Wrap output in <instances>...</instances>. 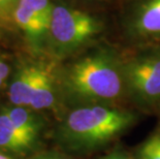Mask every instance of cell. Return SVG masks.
I'll use <instances>...</instances> for the list:
<instances>
[{"label": "cell", "instance_id": "obj_12", "mask_svg": "<svg viewBox=\"0 0 160 159\" xmlns=\"http://www.w3.org/2000/svg\"><path fill=\"white\" fill-rule=\"evenodd\" d=\"M19 0H0V28L13 25V12Z\"/></svg>", "mask_w": 160, "mask_h": 159}, {"label": "cell", "instance_id": "obj_13", "mask_svg": "<svg viewBox=\"0 0 160 159\" xmlns=\"http://www.w3.org/2000/svg\"><path fill=\"white\" fill-rule=\"evenodd\" d=\"M9 65L4 59L2 58V56L0 55V88H1L4 83L6 82V80L8 79L9 77Z\"/></svg>", "mask_w": 160, "mask_h": 159}, {"label": "cell", "instance_id": "obj_1", "mask_svg": "<svg viewBox=\"0 0 160 159\" xmlns=\"http://www.w3.org/2000/svg\"><path fill=\"white\" fill-rule=\"evenodd\" d=\"M64 85L73 99L88 102L86 106L112 102L125 92L121 62L105 50L93 52L71 64Z\"/></svg>", "mask_w": 160, "mask_h": 159}, {"label": "cell", "instance_id": "obj_11", "mask_svg": "<svg viewBox=\"0 0 160 159\" xmlns=\"http://www.w3.org/2000/svg\"><path fill=\"white\" fill-rule=\"evenodd\" d=\"M138 159H160V134L153 135L142 144Z\"/></svg>", "mask_w": 160, "mask_h": 159}, {"label": "cell", "instance_id": "obj_15", "mask_svg": "<svg viewBox=\"0 0 160 159\" xmlns=\"http://www.w3.org/2000/svg\"><path fill=\"white\" fill-rule=\"evenodd\" d=\"M0 159H12V158L8 157V155L3 154V153H0Z\"/></svg>", "mask_w": 160, "mask_h": 159}, {"label": "cell", "instance_id": "obj_9", "mask_svg": "<svg viewBox=\"0 0 160 159\" xmlns=\"http://www.w3.org/2000/svg\"><path fill=\"white\" fill-rule=\"evenodd\" d=\"M36 140L19 129L3 111L0 113V148L22 153L31 149Z\"/></svg>", "mask_w": 160, "mask_h": 159}, {"label": "cell", "instance_id": "obj_5", "mask_svg": "<svg viewBox=\"0 0 160 159\" xmlns=\"http://www.w3.org/2000/svg\"><path fill=\"white\" fill-rule=\"evenodd\" d=\"M54 4L52 0H19L16 5L13 25L35 52H39L48 43Z\"/></svg>", "mask_w": 160, "mask_h": 159}, {"label": "cell", "instance_id": "obj_14", "mask_svg": "<svg viewBox=\"0 0 160 159\" xmlns=\"http://www.w3.org/2000/svg\"><path fill=\"white\" fill-rule=\"evenodd\" d=\"M101 159H132L127 153L122 151H115L113 153H110L108 155H105L104 157Z\"/></svg>", "mask_w": 160, "mask_h": 159}, {"label": "cell", "instance_id": "obj_6", "mask_svg": "<svg viewBox=\"0 0 160 159\" xmlns=\"http://www.w3.org/2000/svg\"><path fill=\"white\" fill-rule=\"evenodd\" d=\"M129 33L137 38H160V0H142L128 18Z\"/></svg>", "mask_w": 160, "mask_h": 159}, {"label": "cell", "instance_id": "obj_2", "mask_svg": "<svg viewBox=\"0 0 160 159\" xmlns=\"http://www.w3.org/2000/svg\"><path fill=\"white\" fill-rule=\"evenodd\" d=\"M134 114L105 104L83 106L72 111L60 128V137L76 150H93L123 133L135 122Z\"/></svg>", "mask_w": 160, "mask_h": 159}, {"label": "cell", "instance_id": "obj_7", "mask_svg": "<svg viewBox=\"0 0 160 159\" xmlns=\"http://www.w3.org/2000/svg\"><path fill=\"white\" fill-rule=\"evenodd\" d=\"M42 63H24L13 73L8 96L12 106L28 107Z\"/></svg>", "mask_w": 160, "mask_h": 159}, {"label": "cell", "instance_id": "obj_8", "mask_svg": "<svg viewBox=\"0 0 160 159\" xmlns=\"http://www.w3.org/2000/svg\"><path fill=\"white\" fill-rule=\"evenodd\" d=\"M56 101V77L50 65L42 63L38 77L32 91L28 107L33 110L49 109Z\"/></svg>", "mask_w": 160, "mask_h": 159}, {"label": "cell", "instance_id": "obj_10", "mask_svg": "<svg viewBox=\"0 0 160 159\" xmlns=\"http://www.w3.org/2000/svg\"><path fill=\"white\" fill-rule=\"evenodd\" d=\"M5 114L9 117L12 122L16 125L23 132L27 133L33 138H37L40 131V123L36 119L35 115L31 111L27 110L25 107H6L3 110Z\"/></svg>", "mask_w": 160, "mask_h": 159}, {"label": "cell", "instance_id": "obj_16", "mask_svg": "<svg viewBox=\"0 0 160 159\" xmlns=\"http://www.w3.org/2000/svg\"><path fill=\"white\" fill-rule=\"evenodd\" d=\"M43 159H66V158H60V157H49V158H43Z\"/></svg>", "mask_w": 160, "mask_h": 159}, {"label": "cell", "instance_id": "obj_3", "mask_svg": "<svg viewBox=\"0 0 160 159\" xmlns=\"http://www.w3.org/2000/svg\"><path fill=\"white\" fill-rule=\"evenodd\" d=\"M101 30V23L89 12L56 3L51 18L48 43L59 56L67 55L85 46Z\"/></svg>", "mask_w": 160, "mask_h": 159}, {"label": "cell", "instance_id": "obj_4", "mask_svg": "<svg viewBox=\"0 0 160 159\" xmlns=\"http://www.w3.org/2000/svg\"><path fill=\"white\" fill-rule=\"evenodd\" d=\"M121 67L125 92L134 103L151 107L160 102V47L142 51Z\"/></svg>", "mask_w": 160, "mask_h": 159}]
</instances>
